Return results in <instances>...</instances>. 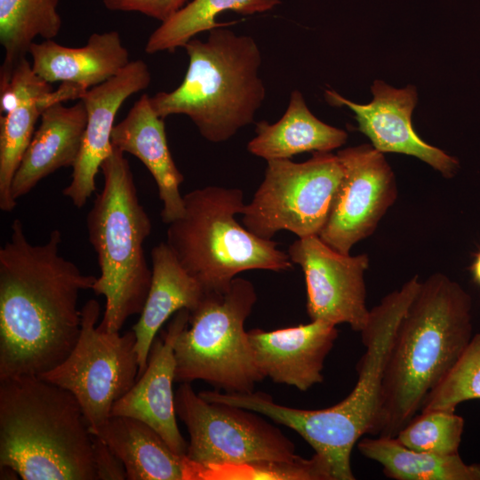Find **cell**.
Returning <instances> with one entry per match:
<instances>
[{
    "label": "cell",
    "instance_id": "cell-1",
    "mask_svg": "<svg viewBox=\"0 0 480 480\" xmlns=\"http://www.w3.org/2000/svg\"><path fill=\"white\" fill-rule=\"evenodd\" d=\"M62 233L31 244L20 220L0 248V380L40 376L70 353L81 329L79 293L97 276L60 254Z\"/></svg>",
    "mask_w": 480,
    "mask_h": 480
},
{
    "label": "cell",
    "instance_id": "cell-2",
    "mask_svg": "<svg viewBox=\"0 0 480 480\" xmlns=\"http://www.w3.org/2000/svg\"><path fill=\"white\" fill-rule=\"evenodd\" d=\"M472 330V300L460 284L443 273L420 282L396 329L369 435L396 436L457 362Z\"/></svg>",
    "mask_w": 480,
    "mask_h": 480
},
{
    "label": "cell",
    "instance_id": "cell-3",
    "mask_svg": "<svg viewBox=\"0 0 480 480\" xmlns=\"http://www.w3.org/2000/svg\"><path fill=\"white\" fill-rule=\"evenodd\" d=\"M23 480H97L75 396L40 376L0 380V467Z\"/></svg>",
    "mask_w": 480,
    "mask_h": 480
},
{
    "label": "cell",
    "instance_id": "cell-4",
    "mask_svg": "<svg viewBox=\"0 0 480 480\" xmlns=\"http://www.w3.org/2000/svg\"><path fill=\"white\" fill-rule=\"evenodd\" d=\"M184 48V79L173 91L151 96V105L163 119L188 116L210 142L226 141L254 121L264 101L260 50L253 37L225 27L210 30L205 41L192 38Z\"/></svg>",
    "mask_w": 480,
    "mask_h": 480
},
{
    "label": "cell",
    "instance_id": "cell-5",
    "mask_svg": "<svg viewBox=\"0 0 480 480\" xmlns=\"http://www.w3.org/2000/svg\"><path fill=\"white\" fill-rule=\"evenodd\" d=\"M100 170L103 187L86 217L89 242L100 270L92 291L106 299L98 327L116 332L131 316L140 314L148 297L152 269L143 244L152 224L140 202L124 153L114 148Z\"/></svg>",
    "mask_w": 480,
    "mask_h": 480
},
{
    "label": "cell",
    "instance_id": "cell-6",
    "mask_svg": "<svg viewBox=\"0 0 480 480\" xmlns=\"http://www.w3.org/2000/svg\"><path fill=\"white\" fill-rule=\"evenodd\" d=\"M183 215L168 224L166 244L204 292H224L241 272L292 268L271 239L251 233L236 220L244 207L239 188L208 186L183 196Z\"/></svg>",
    "mask_w": 480,
    "mask_h": 480
},
{
    "label": "cell",
    "instance_id": "cell-7",
    "mask_svg": "<svg viewBox=\"0 0 480 480\" xmlns=\"http://www.w3.org/2000/svg\"><path fill=\"white\" fill-rule=\"evenodd\" d=\"M420 282L418 276H414L370 309L367 323L360 332L365 350L357 364V381L349 395L324 409L293 408L289 414L290 428L326 461L339 478H348L353 475L351 452L372 427L396 329Z\"/></svg>",
    "mask_w": 480,
    "mask_h": 480
},
{
    "label": "cell",
    "instance_id": "cell-8",
    "mask_svg": "<svg viewBox=\"0 0 480 480\" xmlns=\"http://www.w3.org/2000/svg\"><path fill=\"white\" fill-rule=\"evenodd\" d=\"M257 300L252 282L235 277L224 292H204L174 344L175 382L204 380L225 393L254 391L260 373L244 331Z\"/></svg>",
    "mask_w": 480,
    "mask_h": 480
},
{
    "label": "cell",
    "instance_id": "cell-9",
    "mask_svg": "<svg viewBox=\"0 0 480 480\" xmlns=\"http://www.w3.org/2000/svg\"><path fill=\"white\" fill-rule=\"evenodd\" d=\"M342 177L341 163L331 152H314L302 163L267 161L264 179L243 209V224L263 239L281 230L298 238L318 236Z\"/></svg>",
    "mask_w": 480,
    "mask_h": 480
},
{
    "label": "cell",
    "instance_id": "cell-10",
    "mask_svg": "<svg viewBox=\"0 0 480 480\" xmlns=\"http://www.w3.org/2000/svg\"><path fill=\"white\" fill-rule=\"evenodd\" d=\"M100 303L91 299L81 309V329L68 356L41 378L71 392L93 435H100L114 404L135 384L139 360L132 330L108 332L97 325Z\"/></svg>",
    "mask_w": 480,
    "mask_h": 480
},
{
    "label": "cell",
    "instance_id": "cell-11",
    "mask_svg": "<svg viewBox=\"0 0 480 480\" xmlns=\"http://www.w3.org/2000/svg\"><path fill=\"white\" fill-rule=\"evenodd\" d=\"M175 410L189 434L186 456L201 468L301 458L293 443L255 412L207 401L190 383L176 390Z\"/></svg>",
    "mask_w": 480,
    "mask_h": 480
},
{
    "label": "cell",
    "instance_id": "cell-12",
    "mask_svg": "<svg viewBox=\"0 0 480 480\" xmlns=\"http://www.w3.org/2000/svg\"><path fill=\"white\" fill-rule=\"evenodd\" d=\"M343 177L318 236L332 249L350 254L370 236L397 198L394 172L383 153L363 144L338 151Z\"/></svg>",
    "mask_w": 480,
    "mask_h": 480
},
{
    "label": "cell",
    "instance_id": "cell-13",
    "mask_svg": "<svg viewBox=\"0 0 480 480\" xmlns=\"http://www.w3.org/2000/svg\"><path fill=\"white\" fill-rule=\"evenodd\" d=\"M287 253L304 273L310 319L335 325L348 324L360 332L370 312L364 281L370 263L368 255L340 253L318 236L298 238Z\"/></svg>",
    "mask_w": 480,
    "mask_h": 480
},
{
    "label": "cell",
    "instance_id": "cell-14",
    "mask_svg": "<svg viewBox=\"0 0 480 480\" xmlns=\"http://www.w3.org/2000/svg\"><path fill=\"white\" fill-rule=\"evenodd\" d=\"M372 92L373 99L368 104L350 101L332 90L325 91V99L331 105L348 107L355 113L359 131L380 152L415 156L445 178L457 173L458 159L424 141L412 127V115L417 102L414 86L396 89L377 80Z\"/></svg>",
    "mask_w": 480,
    "mask_h": 480
},
{
    "label": "cell",
    "instance_id": "cell-15",
    "mask_svg": "<svg viewBox=\"0 0 480 480\" xmlns=\"http://www.w3.org/2000/svg\"><path fill=\"white\" fill-rule=\"evenodd\" d=\"M151 74L142 60H131L116 76L89 89L84 102L87 122L79 156L74 164L70 183L62 194L82 208L96 191L95 178L101 164L113 151L111 133L115 117L126 99L145 90Z\"/></svg>",
    "mask_w": 480,
    "mask_h": 480
},
{
    "label": "cell",
    "instance_id": "cell-16",
    "mask_svg": "<svg viewBox=\"0 0 480 480\" xmlns=\"http://www.w3.org/2000/svg\"><path fill=\"white\" fill-rule=\"evenodd\" d=\"M189 315L187 308L173 315L166 330L154 340L144 372L111 411V415L132 417L145 422L180 456H186L188 444L176 420L173 344L179 332L188 325Z\"/></svg>",
    "mask_w": 480,
    "mask_h": 480
},
{
    "label": "cell",
    "instance_id": "cell-17",
    "mask_svg": "<svg viewBox=\"0 0 480 480\" xmlns=\"http://www.w3.org/2000/svg\"><path fill=\"white\" fill-rule=\"evenodd\" d=\"M336 326L311 320L275 331L250 330L248 337L260 373L300 391L323 382L325 358L339 335Z\"/></svg>",
    "mask_w": 480,
    "mask_h": 480
},
{
    "label": "cell",
    "instance_id": "cell-18",
    "mask_svg": "<svg viewBox=\"0 0 480 480\" xmlns=\"http://www.w3.org/2000/svg\"><path fill=\"white\" fill-rule=\"evenodd\" d=\"M51 91V84L33 71L26 57L0 76V209L4 212H11L17 204L11 192L12 180L44 110L42 98Z\"/></svg>",
    "mask_w": 480,
    "mask_h": 480
},
{
    "label": "cell",
    "instance_id": "cell-19",
    "mask_svg": "<svg viewBox=\"0 0 480 480\" xmlns=\"http://www.w3.org/2000/svg\"><path fill=\"white\" fill-rule=\"evenodd\" d=\"M111 143L122 152L136 156L151 173L164 204L162 220L169 224L180 218L184 200L180 186L184 177L170 152L164 119L155 112L148 94H142L126 116L115 124Z\"/></svg>",
    "mask_w": 480,
    "mask_h": 480
},
{
    "label": "cell",
    "instance_id": "cell-20",
    "mask_svg": "<svg viewBox=\"0 0 480 480\" xmlns=\"http://www.w3.org/2000/svg\"><path fill=\"white\" fill-rule=\"evenodd\" d=\"M28 53L33 71L45 82L72 84L86 92L116 76L131 60L117 30L92 33L81 47L46 39Z\"/></svg>",
    "mask_w": 480,
    "mask_h": 480
},
{
    "label": "cell",
    "instance_id": "cell-21",
    "mask_svg": "<svg viewBox=\"0 0 480 480\" xmlns=\"http://www.w3.org/2000/svg\"><path fill=\"white\" fill-rule=\"evenodd\" d=\"M87 113L80 100L67 107L63 103L45 108L12 183L17 201L43 179L63 167H73L82 148Z\"/></svg>",
    "mask_w": 480,
    "mask_h": 480
},
{
    "label": "cell",
    "instance_id": "cell-22",
    "mask_svg": "<svg viewBox=\"0 0 480 480\" xmlns=\"http://www.w3.org/2000/svg\"><path fill=\"white\" fill-rule=\"evenodd\" d=\"M150 256L149 291L140 318L132 329L136 336L138 378L147 367L151 345L163 324L182 308L194 310L204 295L200 284L185 270L166 242L154 246Z\"/></svg>",
    "mask_w": 480,
    "mask_h": 480
},
{
    "label": "cell",
    "instance_id": "cell-23",
    "mask_svg": "<svg viewBox=\"0 0 480 480\" xmlns=\"http://www.w3.org/2000/svg\"><path fill=\"white\" fill-rule=\"evenodd\" d=\"M98 436L122 460L128 480H198L197 465L140 420L111 415Z\"/></svg>",
    "mask_w": 480,
    "mask_h": 480
},
{
    "label": "cell",
    "instance_id": "cell-24",
    "mask_svg": "<svg viewBox=\"0 0 480 480\" xmlns=\"http://www.w3.org/2000/svg\"><path fill=\"white\" fill-rule=\"evenodd\" d=\"M256 135L247 150L266 161L290 159L303 152H331L344 145L348 133L319 120L308 108L302 93L291 92L284 114L274 124L257 123Z\"/></svg>",
    "mask_w": 480,
    "mask_h": 480
},
{
    "label": "cell",
    "instance_id": "cell-25",
    "mask_svg": "<svg viewBox=\"0 0 480 480\" xmlns=\"http://www.w3.org/2000/svg\"><path fill=\"white\" fill-rule=\"evenodd\" d=\"M357 449L381 465L385 476L396 480H480V464H468L459 453L416 451L390 436L360 438Z\"/></svg>",
    "mask_w": 480,
    "mask_h": 480
},
{
    "label": "cell",
    "instance_id": "cell-26",
    "mask_svg": "<svg viewBox=\"0 0 480 480\" xmlns=\"http://www.w3.org/2000/svg\"><path fill=\"white\" fill-rule=\"evenodd\" d=\"M280 3V0H192L151 33L145 52L148 54L173 52L196 35L227 26L228 23L215 20L220 12L232 11L252 15L270 11Z\"/></svg>",
    "mask_w": 480,
    "mask_h": 480
},
{
    "label": "cell",
    "instance_id": "cell-27",
    "mask_svg": "<svg viewBox=\"0 0 480 480\" xmlns=\"http://www.w3.org/2000/svg\"><path fill=\"white\" fill-rule=\"evenodd\" d=\"M60 0H0V44L4 52L1 68H12L26 57L37 36L53 39L62 20Z\"/></svg>",
    "mask_w": 480,
    "mask_h": 480
},
{
    "label": "cell",
    "instance_id": "cell-28",
    "mask_svg": "<svg viewBox=\"0 0 480 480\" xmlns=\"http://www.w3.org/2000/svg\"><path fill=\"white\" fill-rule=\"evenodd\" d=\"M395 436L403 445L438 455L459 453L464 420L449 410L420 411Z\"/></svg>",
    "mask_w": 480,
    "mask_h": 480
},
{
    "label": "cell",
    "instance_id": "cell-29",
    "mask_svg": "<svg viewBox=\"0 0 480 480\" xmlns=\"http://www.w3.org/2000/svg\"><path fill=\"white\" fill-rule=\"evenodd\" d=\"M473 399H480V332L472 337L452 369L428 394L420 411H455L460 403Z\"/></svg>",
    "mask_w": 480,
    "mask_h": 480
},
{
    "label": "cell",
    "instance_id": "cell-30",
    "mask_svg": "<svg viewBox=\"0 0 480 480\" xmlns=\"http://www.w3.org/2000/svg\"><path fill=\"white\" fill-rule=\"evenodd\" d=\"M202 479L332 480L325 463L317 456L295 461H263L202 468Z\"/></svg>",
    "mask_w": 480,
    "mask_h": 480
},
{
    "label": "cell",
    "instance_id": "cell-31",
    "mask_svg": "<svg viewBox=\"0 0 480 480\" xmlns=\"http://www.w3.org/2000/svg\"><path fill=\"white\" fill-rule=\"evenodd\" d=\"M188 0H102V4L113 12H134L161 22L168 20L180 10Z\"/></svg>",
    "mask_w": 480,
    "mask_h": 480
},
{
    "label": "cell",
    "instance_id": "cell-32",
    "mask_svg": "<svg viewBox=\"0 0 480 480\" xmlns=\"http://www.w3.org/2000/svg\"><path fill=\"white\" fill-rule=\"evenodd\" d=\"M92 442L97 480L127 479L124 463L108 444L100 436L93 434Z\"/></svg>",
    "mask_w": 480,
    "mask_h": 480
},
{
    "label": "cell",
    "instance_id": "cell-33",
    "mask_svg": "<svg viewBox=\"0 0 480 480\" xmlns=\"http://www.w3.org/2000/svg\"><path fill=\"white\" fill-rule=\"evenodd\" d=\"M470 272L475 283L480 286V250L475 255V259L470 267Z\"/></svg>",
    "mask_w": 480,
    "mask_h": 480
},
{
    "label": "cell",
    "instance_id": "cell-34",
    "mask_svg": "<svg viewBox=\"0 0 480 480\" xmlns=\"http://www.w3.org/2000/svg\"><path fill=\"white\" fill-rule=\"evenodd\" d=\"M19 474L12 468L3 466L0 467V479H19Z\"/></svg>",
    "mask_w": 480,
    "mask_h": 480
}]
</instances>
